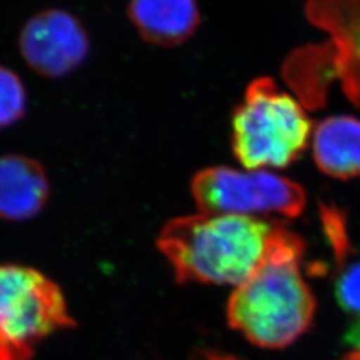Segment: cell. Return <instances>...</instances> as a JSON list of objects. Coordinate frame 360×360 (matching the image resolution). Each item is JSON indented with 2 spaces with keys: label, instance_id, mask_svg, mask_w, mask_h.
<instances>
[{
  "label": "cell",
  "instance_id": "1",
  "mask_svg": "<svg viewBox=\"0 0 360 360\" xmlns=\"http://www.w3.org/2000/svg\"><path fill=\"white\" fill-rule=\"evenodd\" d=\"M283 227L278 220L202 212L171 219L156 245L178 283L238 287L264 262Z\"/></svg>",
  "mask_w": 360,
  "mask_h": 360
},
{
  "label": "cell",
  "instance_id": "7",
  "mask_svg": "<svg viewBox=\"0 0 360 360\" xmlns=\"http://www.w3.org/2000/svg\"><path fill=\"white\" fill-rule=\"evenodd\" d=\"M307 18L331 37L324 49L334 77L360 108V0H307Z\"/></svg>",
  "mask_w": 360,
  "mask_h": 360
},
{
  "label": "cell",
  "instance_id": "8",
  "mask_svg": "<svg viewBox=\"0 0 360 360\" xmlns=\"http://www.w3.org/2000/svg\"><path fill=\"white\" fill-rule=\"evenodd\" d=\"M323 230L333 248L334 294L338 306L348 318L346 342L360 348V255L348 239L343 214L335 207H321Z\"/></svg>",
  "mask_w": 360,
  "mask_h": 360
},
{
  "label": "cell",
  "instance_id": "13",
  "mask_svg": "<svg viewBox=\"0 0 360 360\" xmlns=\"http://www.w3.org/2000/svg\"><path fill=\"white\" fill-rule=\"evenodd\" d=\"M190 360H243L239 356H235L227 352H221L217 349H208V348H202L198 349Z\"/></svg>",
  "mask_w": 360,
  "mask_h": 360
},
{
  "label": "cell",
  "instance_id": "9",
  "mask_svg": "<svg viewBox=\"0 0 360 360\" xmlns=\"http://www.w3.org/2000/svg\"><path fill=\"white\" fill-rule=\"evenodd\" d=\"M50 196L41 165L23 155L0 156V219L28 220L37 217Z\"/></svg>",
  "mask_w": 360,
  "mask_h": 360
},
{
  "label": "cell",
  "instance_id": "10",
  "mask_svg": "<svg viewBox=\"0 0 360 360\" xmlns=\"http://www.w3.org/2000/svg\"><path fill=\"white\" fill-rule=\"evenodd\" d=\"M129 15L146 41L167 47L188 40L200 25L196 0H131Z\"/></svg>",
  "mask_w": 360,
  "mask_h": 360
},
{
  "label": "cell",
  "instance_id": "6",
  "mask_svg": "<svg viewBox=\"0 0 360 360\" xmlns=\"http://www.w3.org/2000/svg\"><path fill=\"white\" fill-rule=\"evenodd\" d=\"M89 50L83 25L72 13L59 8L35 13L19 35V51L40 77H65L83 63Z\"/></svg>",
  "mask_w": 360,
  "mask_h": 360
},
{
  "label": "cell",
  "instance_id": "14",
  "mask_svg": "<svg viewBox=\"0 0 360 360\" xmlns=\"http://www.w3.org/2000/svg\"><path fill=\"white\" fill-rule=\"evenodd\" d=\"M342 360H360V348H356V349L348 352L347 355Z\"/></svg>",
  "mask_w": 360,
  "mask_h": 360
},
{
  "label": "cell",
  "instance_id": "5",
  "mask_svg": "<svg viewBox=\"0 0 360 360\" xmlns=\"http://www.w3.org/2000/svg\"><path fill=\"white\" fill-rule=\"evenodd\" d=\"M191 193L202 212L215 215L296 218L307 203L300 184L264 169L205 168L193 176Z\"/></svg>",
  "mask_w": 360,
  "mask_h": 360
},
{
  "label": "cell",
  "instance_id": "4",
  "mask_svg": "<svg viewBox=\"0 0 360 360\" xmlns=\"http://www.w3.org/2000/svg\"><path fill=\"white\" fill-rule=\"evenodd\" d=\"M75 326L53 281L31 267L0 264V360H32L46 338Z\"/></svg>",
  "mask_w": 360,
  "mask_h": 360
},
{
  "label": "cell",
  "instance_id": "2",
  "mask_svg": "<svg viewBox=\"0 0 360 360\" xmlns=\"http://www.w3.org/2000/svg\"><path fill=\"white\" fill-rule=\"evenodd\" d=\"M306 242L285 226L257 270L235 287L227 321L257 347H288L312 327L316 300L304 281Z\"/></svg>",
  "mask_w": 360,
  "mask_h": 360
},
{
  "label": "cell",
  "instance_id": "11",
  "mask_svg": "<svg viewBox=\"0 0 360 360\" xmlns=\"http://www.w3.org/2000/svg\"><path fill=\"white\" fill-rule=\"evenodd\" d=\"M316 167L335 179L360 176V119L330 116L318 124L312 139Z\"/></svg>",
  "mask_w": 360,
  "mask_h": 360
},
{
  "label": "cell",
  "instance_id": "12",
  "mask_svg": "<svg viewBox=\"0 0 360 360\" xmlns=\"http://www.w3.org/2000/svg\"><path fill=\"white\" fill-rule=\"evenodd\" d=\"M26 89L13 71L0 67V129L8 127L26 114Z\"/></svg>",
  "mask_w": 360,
  "mask_h": 360
},
{
  "label": "cell",
  "instance_id": "3",
  "mask_svg": "<svg viewBox=\"0 0 360 360\" xmlns=\"http://www.w3.org/2000/svg\"><path fill=\"white\" fill-rule=\"evenodd\" d=\"M231 122L232 151L245 169L292 165L307 148L312 129L303 105L270 77L250 83Z\"/></svg>",
  "mask_w": 360,
  "mask_h": 360
}]
</instances>
